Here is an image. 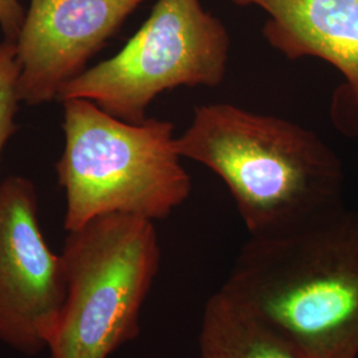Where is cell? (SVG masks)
<instances>
[{"instance_id": "obj_1", "label": "cell", "mask_w": 358, "mask_h": 358, "mask_svg": "<svg viewBox=\"0 0 358 358\" xmlns=\"http://www.w3.org/2000/svg\"><path fill=\"white\" fill-rule=\"evenodd\" d=\"M176 148L226 183L250 236L300 230L344 207L340 157L317 133L280 117L201 105Z\"/></svg>"}, {"instance_id": "obj_2", "label": "cell", "mask_w": 358, "mask_h": 358, "mask_svg": "<svg viewBox=\"0 0 358 358\" xmlns=\"http://www.w3.org/2000/svg\"><path fill=\"white\" fill-rule=\"evenodd\" d=\"M220 291L306 358H358V213L250 236Z\"/></svg>"}, {"instance_id": "obj_3", "label": "cell", "mask_w": 358, "mask_h": 358, "mask_svg": "<svg viewBox=\"0 0 358 358\" xmlns=\"http://www.w3.org/2000/svg\"><path fill=\"white\" fill-rule=\"evenodd\" d=\"M64 152L56 164L65 190L66 232L103 215L161 220L192 192L180 164L174 124L127 122L84 99L62 101Z\"/></svg>"}, {"instance_id": "obj_4", "label": "cell", "mask_w": 358, "mask_h": 358, "mask_svg": "<svg viewBox=\"0 0 358 358\" xmlns=\"http://www.w3.org/2000/svg\"><path fill=\"white\" fill-rule=\"evenodd\" d=\"M66 294L50 358H109L140 336L143 303L161 266L153 220L112 214L68 232Z\"/></svg>"}, {"instance_id": "obj_5", "label": "cell", "mask_w": 358, "mask_h": 358, "mask_svg": "<svg viewBox=\"0 0 358 358\" xmlns=\"http://www.w3.org/2000/svg\"><path fill=\"white\" fill-rule=\"evenodd\" d=\"M230 48L227 27L202 0H157L124 48L69 81L57 100H90L122 121L142 122L164 92L222 84Z\"/></svg>"}, {"instance_id": "obj_6", "label": "cell", "mask_w": 358, "mask_h": 358, "mask_svg": "<svg viewBox=\"0 0 358 358\" xmlns=\"http://www.w3.org/2000/svg\"><path fill=\"white\" fill-rule=\"evenodd\" d=\"M65 294L63 259L40 229L35 185L11 176L0 183V343L27 356L47 350Z\"/></svg>"}, {"instance_id": "obj_7", "label": "cell", "mask_w": 358, "mask_h": 358, "mask_svg": "<svg viewBox=\"0 0 358 358\" xmlns=\"http://www.w3.org/2000/svg\"><path fill=\"white\" fill-rule=\"evenodd\" d=\"M148 0H31L15 41L19 97L31 106L59 99Z\"/></svg>"}, {"instance_id": "obj_8", "label": "cell", "mask_w": 358, "mask_h": 358, "mask_svg": "<svg viewBox=\"0 0 358 358\" xmlns=\"http://www.w3.org/2000/svg\"><path fill=\"white\" fill-rule=\"evenodd\" d=\"M268 15L263 36L289 60L316 57L332 65L344 84L331 115L343 134L358 137V0H231Z\"/></svg>"}, {"instance_id": "obj_9", "label": "cell", "mask_w": 358, "mask_h": 358, "mask_svg": "<svg viewBox=\"0 0 358 358\" xmlns=\"http://www.w3.org/2000/svg\"><path fill=\"white\" fill-rule=\"evenodd\" d=\"M201 358H306L280 333L220 289L203 309Z\"/></svg>"}, {"instance_id": "obj_10", "label": "cell", "mask_w": 358, "mask_h": 358, "mask_svg": "<svg viewBox=\"0 0 358 358\" xmlns=\"http://www.w3.org/2000/svg\"><path fill=\"white\" fill-rule=\"evenodd\" d=\"M20 69L16 59V45L8 40L0 41V158L7 141L17 130L15 115L19 97Z\"/></svg>"}, {"instance_id": "obj_11", "label": "cell", "mask_w": 358, "mask_h": 358, "mask_svg": "<svg viewBox=\"0 0 358 358\" xmlns=\"http://www.w3.org/2000/svg\"><path fill=\"white\" fill-rule=\"evenodd\" d=\"M24 16L26 11L19 0H0V29L4 40L16 41Z\"/></svg>"}]
</instances>
